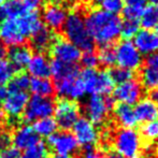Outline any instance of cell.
Masks as SVG:
<instances>
[{
  "label": "cell",
  "mask_w": 158,
  "mask_h": 158,
  "mask_svg": "<svg viewBox=\"0 0 158 158\" xmlns=\"http://www.w3.org/2000/svg\"><path fill=\"white\" fill-rule=\"evenodd\" d=\"M15 69L13 66L6 59L0 60V84L4 85L11 80V77L14 75Z\"/></svg>",
  "instance_id": "obj_35"
},
{
  "label": "cell",
  "mask_w": 158,
  "mask_h": 158,
  "mask_svg": "<svg viewBox=\"0 0 158 158\" xmlns=\"http://www.w3.org/2000/svg\"><path fill=\"white\" fill-rule=\"evenodd\" d=\"M8 55L9 59H10L9 63L12 64L13 68L16 70H21V69L27 67V64H29L32 57V48L25 44L11 46Z\"/></svg>",
  "instance_id": "obj_18"
},
{
  "label": "cell",
  "mask_w": 158,
  "mask_h": 158,
  "mask_svg": "<svg viewBox=\"0 0 158 158\" xmlns=\"http://www.w3.org/2000/svg\"><path fill=\"white\" fill-rule=\"evenodd\" d=\"M103 158H125V157H123L122 155H119L118 153H116V152H110V153H108L106 156H103Z\"/></svg>",
  "instance_id": "obj_48"
},
{
  "label": "cell",
  "mask_w": 158,
  "mask_h": 158,
  "mask_svg": "<svg viewBox=\"0 0 158 158\" xmlns=\"http://www.w3.org/2000/svg\"><path fill=\"white\" fill-rule=\"evenodd\" d=\"M151 2H152L153 4H157L158 3V0H150Z\"/></svg>",
  "instance_id": "obj_52"
},
{
  "label": "cell",
  "mask_w": 158,
  "mask_h": 158,
  "mask_svg": "<svg viewBox=\"0 0 158 158\" xmlns=\"http://www.w3.org/2000/svg\"><path fill=\"white\" fill-rule=\"evenodd\" d=\"M87 9L88 6H84L82 3L75 6V10L67 16L61 29L66 39L83 52L95 51L96 46L95 41L86 28L84 19V14Z\"/></svg>",
  "instance_id": "obj_3"
},
{
  "label": "cell",
  "mask_w": 158,
  "mask_h": 158,
  "mask_svg": "<svg viewBox=\"0 0 158 158\" xmlns=\"http://www.w3.org/2000/svg\"><path fill=\"white\" fill-rule=\"evenodd\" d=\"M81 158H103V155L95 146H84L81 153Z\"/></svg>",
  "instance_id": "obj_39"
},
{
  "label": "cell",
  "mask_w": 158,
  "mask_h": 158,
  "mask_svg": "<svg viewBox=\"0 0 158 158\" xmlns=\"http://www.w3.org/2000/svg\"><path fill=\"white\" fill-rule=\"evenodd\" d=\"M11 132L6 130H0V151H4L6 148H11Z\"/></svg>",
  "instance_id": "obj_40"
},
{
  "label": "cell",
  "mask_w": 158,
  "mask_h": 158,
  "mask_svg": "<svg viewBox=\"0 0 158 158\" xmlns=\"http://www.w3.org/2000/svg\"><path fill=\"white\" fill-rule=\"evenodd\" d=\"M73 135L77 139L79 145L92 146L99 140V132L93 123H90L86 117H80L72 127Z\"/></svg>",
  "instance_id": "obj_14"
},
{
  "label": "cell",
  "mask_w": 158,
  "mask_h": 158,
  "mask_svg": "<svg viewBox=\"0 0 158 158\" xmlns=\"http://www.w3.org/2000/svg\"><path fill=\"white\" fill-rule=\"evenodd\" d=\"M108 72L113 82L117 84H122L131 81L133 79H137V72L130 70V69L123 68V67H112Z\"/></svg>",
  "instance_id": "obj_30"
},
{
  "label": "cell",
  "mask_w": 158,
  "mask_h": 158,
  "mask_svg": "<svg viewBox=\"0 0 158 158\" xmlns=\"http://www.w3.org/2000/svg\"><path fill=\"white\" fill-rule=\"evenodd\" d=\"M50 52L55 60L66 64H75L81 58V51L63 38H54L50 46Z\"/></svg>",
  "instance_id": "obj_9"
},
{
  "label": "cell",
  "mask_w": 158,
  "mask_h": 158,
  "mask_svg": "<svg viewBox=\"0 0 158 158\" xmlns=\"http://www.w3.org/2000/svg\"><path fill=\"white\" fill-rule=\"evenodd\" d=\"M113 112H114V117L116 122L123 128H135L137 126L138 121L131 106L125 103L115 104Z\"/></svg>",
  "instance_id": "obj_21"
},
{
  "label": "cell",
  "mask_w": 158,
  "mask_h": 158,
  "mask_svg": "<svg viewBox=\"0 0 158 158\" xmlns=\"http://www.w3.org/2000/svg\"><path fill=\"white\" fill-rule=\"evenodd\" d=\"M54 108L55 103L52 98L32 96L28 100L27 106L23 113L24 122L30 123L44 117H50L54 113Z\"/></svg>",
  "instance_id": "obj_6"
},
{
  "label": "cell",
  "mask_w": 158,
  "mask_h": 158,
  "mask_svg": "<svg viewBox=\"0 0 158 158\" xmlns=\"http://www.w3.org/2000/svg\"><path fill=\"white\" fill-rule=\"evenodd\" d=\"M43 22L48 29L60 31L67 19V10L60 1H52L45 4L43 10Z\"/></svg>",
  "instance_id": "obj_12"
},
{
  "label": "cell",
  "mask_w": 158,
  "mask_h": 158,
  "mask_svg": "<svg viewBox=\"0 0 158 158\" xmlns=\"http://www.w3.org/2000/svg\"><path fill=\"white\" fill-rule=\"evenodd\" d=\"M4 113H3V110H2V106H0V124H3L4 122Z\"/></svg>",
  "instance_id": "obj_49"
},
{
  "label": "cell",
  "mask_w": 158,
  "mask_h": 158,
  "mask_svg": "<svg viewBox=\"0 0 158 158\" xmlns=\"http://www.w3.org/2000/svg\"><path fill=\"white\" fill-rule=\"evenodd\" d=\"M150 99H152L158 106V88H155L153 90H150Z\"/></svg>",
  "instance_id": "obj_45"
},
{
  "label": "cell",
  "mask_w": 158,
  "mask_h": 158,
  "mask_svg": "<svg viewBox=\"0 0 158 158\" xmlns=\"http://www.w3.org/2000/svg\"><path fill=\"white\" fill-rule=\"evenodd\" d=\"M141 135L145 141L153 142L158 140V121L145 123L140 128Z\"/></svg>",
  "instance_id": "obj_33"
},
{
  "label": "cell",
  "mask_w": 158,
  "mask_h": 158,
  "mask_svg": "<svg viewBox=\"0 0 158 158\" xmlns=\"http://www.w3.org/2000/svg\"><path fill=\"white\" fill-rule=\"evenodd\" d=\"M156 8H157V10H158V3H157V6H156Z\"/></svg>",
  "instance_id": "obj_54"
},
{
  "label": "cell",
  "mask_w": 158,
  "mask_h": 158,
  "mask_svg": "<svg viewBox=\"0 0 158 158\" xmlns=\"http://www.w3.org/2000/svg\"><path fill=\"white\" fill-rule=\"evenodd\" d=\"M30 77L26 73L19 72L9 81L8 92H26L29 88Z\"/></svg>",
  "instance_id": "obj_31"
},
{
  "label": "cell",
  "mask_w": 158,
  "mask_h": 158,
  "mask_svg": "<svg viewBox=\"0 0 158 158\" xmlns=\"http://www.w3.org/2000/svg\"><path fill=\"white\" fill-rule=\"evenodd\" d=\"M46 154H48V146L45 143L39 141L35 145L24 151L19 158H44L46 157Z\"/></svg>",
  "instance_id": "obj_32"
},
{
  "label": "cell",
  "mask_w": 158,
  "mask_h": 158,
  "mask_svg": "<svg viewBox=\"0 0 158 158\" xmlns=\"http://www.w3.org/2000/svg\"><path fill=\"white\" fill-rule=\"evenodd\" d=\"M80 60H81V64L84 67V69H96L99 66V61H98L96 51L84 52V54L81 56Z\"/></svg>",
  "instance_id": "obj_36"
},
{
  "label": "cell",
  "mask_w": 158,
  "mask_h": 158,
  "mask_svg": "<svg viewBox=\"0 0 158 158\" xmlns=\"http://www.w3.org/2000/svg\"><path fill=\"white\" fill-rule=\"evenodd\" d=\"M79 77L81 79L85 93H88L90 95H99V71L97 69H84L79 74Z\"/></svg>",
  "instance_id": "obj_25"
},
{
  "label": "cell",
  "mask_w": 158,
  "mask_h": 158,
  "mask_svg": "<svg viewBox=\"0 0 158 158\" xmlns=\"http://www.w3.org/2000/svg\"><path fill=\"white\" fill-rule=\"evenodd\" d=\"M48 146L56 155L71 156L77 152L79 143L73 133L68 130H61L56 131L48 138Z\"/></svg>",
  "instance_id": "obj_8"
},
{
  "label": "cell",
  "mask_w": 158,
  "mask_h": 158,
  "mask_svg": "<svg viewBox=\"0 0 158 158\" xmlns=\"http://www.w3.org/2000/svg\"><path fill=\"white\" fill-rule=\"evenodd\" d=\"M102 0H90V2H93V3H100Z\"/></svg>",
  "instance_id": "obj_51"
},
{
  "label": "cell",
  "mask_w": 158,
  "mask_h": 158,
  "mask_svg": "<svg viewBox=\"0 0 158 158\" xmlns=\"http://www.w3.org/2000/svg\"><path fill=\"white\" fill-rule=\"evenodd\" d=\"M53 158H74L72 156H64V155H55Z\"/></svg>",
  "instance_id": "obj_50"
},
{
  "label": "cell",
  "mask_w": 158,
  "mask_h": 158,
  "mask_svg": "<svg viewBox=\"0 0 158 158\" xmlns=\"http://www.w3.org/2000/svg\"><path fill=\"white\" fill-rule=\"evenodd\" d=\"M40 141V137L29 125H22L13 128L11 132V142L14 148L25 151Z\"/></svg>",
  "instance_id": "obj_15"
},
{
  "label": "cell",
  "mask_w": 158,
  "mask_h": 158,
  "mask_svg": "<svg viewBox=\"0 0 158 158\" xmlns=\"http://www.w3.org/2000/svg\"><path fill=\"white\" fill-rule=\"evenodd\" d=\"M85 25L90 37L99 46L115 44L121 32L122 21L116 14L101 9L88 8L84 14Z\"/></svg>",
  "instance_id": "obj_1"
},
{
  "label": "cell",
  "mask_w": 158,
  "mask_h": 158,
  "mask_svg": "<svg viewBox=\"0 0 158 158\" xmlns=\"http://www.w3.org/2000/svg\"><path fill=\"white\" fill-rule=\"evenodd\" d=\"M29 89L33 96L51 98L55 93L54 84L45 77H32L30 80Z\"/></svg>",
  "instance_id": "obj_26"
},
{
  "label": "cell",
  "mask_w": 158,
  "mask_h": 158,
  "mask_svg": "<svg viewBox=\"0 0 158 158\" xmlns=\"http://www.w3.org/2000/svg\"><path fill=\"white\" fill-rule=\"evenodd\" d=\"M29 74L33 77H45L51 75V63L43 53L32 55L29 64H27Z\"/></svg>",
  "instance_id": "obj_19"
},
{
  "label": "cell",
  "mask_w": 158,
  "mask_h": 158,
  "mask_svg": "<svg viewBox=\"0 0 158 158\" xmlns=\"http://www.w3.org/2000/svg\"><path fill=\"white\" fill-rule=\"evenodd\" d=\"M156 30H157V32H156V33L158 35V24H157V26H156Z\"/></svg>",
  "instance_id": "obj_53"
},
{
  "label": "cell",
  "mask_w": 158,
  "mask_h": 158,
  "mask_svg": "<svg viewBox=\"0 0 158 158\" xmlns=\"http://www.w3.org/2000/svg\"><path fill=\"white\" fill-rule=\"evenodd\" d=\"M80 74V69L75 64H66L59 60H53L51 63V75L54 81L64 79H74Z\"/></svg>",
  "instance_id": "obj_20"
},
{
  "label": "cell",
  "mask_w": 158,
  "mask_h": 158,
  "mask_svg": "<svg viewBox=\"0 0 158 158\" xmlns=\"http://www.w3.org/2000/svg\"><path fill=\"white\" fill-rule=\"evenodd\" d=\"M115 44H106L99 46L97 53L99 66L103 69H109L114 67L116 63V54H115Z\"/></svg>",
  "instance_id": "obj_27"
},
{
  "label": "cell",
  "mask_w": 158,
  "mask_h": 158,
  "mask_svg": "<svg viewBox=\"0 0 158 158\" xmlns=\"http://www.w3.org/2000/svg\"><path fill=\"white\" fill-rule=\"evenodd\" d=\"M101 6L106 12L117 14L123 10V0H102Z\"/></svg>",
  "instance_id": "obj_37"
},
{
  "label": "cell",
  "mask_w": 158,
  "mask_h": 158,
  "mask_svg": "<svg viewBox=\"0 0 158 158\" xmlns=\"http://www.w3.org/2000/svg\"><path fill=\"white\" fill-rule=\"evenodd\" d=\"M141 26L146 30L153 29L158 24V10L156 6L150 4L143 9V12L141 14Z\"/></svg>",
  "instance_id": "obj_29"
},
{
  "label": "cell",
  "mask_w": 158,
  "mask_h": 158,
  "mask_svg": "<svg viewBox=\"0 0 158 158\" xmlns=\"http://www.w3.org/2000/svg\"><path fill=\"white\" fill-rule=\"evenodd\" d=\"M137 79L142 86L148 90H153L158 88V71L146 64H142V66L137 71Z\"/></svg>",
  "instance_id": "obj_24"
},
{
  "label": "cell",
  "mask_w": 158,
  "mask_h": 158,
  "mask_svg": "<svg viewBox=\"0 0 158 158\" xmlns=\"http://www.w3.org/2000/svg\"><path fill=\"white\" fill-rule=\"evenodd\" d=\"M0 156H1V158H19L21 153H19V150L11 146V148L2 151V155H0Z\"/></svg>",
  "instance_id": "obj_43"
},
{
  "label": "cell",
  "mask_w": 158,
  "mask_h": 158,
  "mask_svg": "<svg viewBox=\"0 0 158 158\" xmlns=\"http://www.w3.org/2000/svg\"><path fill=\"white\" fill-rule=\"evenodd\" d=\"M6 94H8V88L2 84H0V101H3Z\"/></svg>",
  "instance_id": "obj_47"
},
{
  "label": "cell",
  "mask_w": 158,
  "mask_h": 158,
  "mask_svg": "<svg viewBox=\"0 0 158 158\" xmlns=\"http://www.w3.org/2000/svg\"><path fill=\"white\" fill-rule=\"evenodd\" d=\"M139 22L135 19H124L121 24V32L124 40H129L130 38L135 37V35L139 30Z\"/></svg>",
  "instance_id": "obj_34"
},
{
  "label": "cell",
  "mask_w": 158,
  "mask_h": 158,
  "mask_svg": "<svg viewBox=\"0 0 158 158\" xmlns=\"http://www.w3.org/2000/svg\"><path fill=\"white\" fill-rule=\"evenodd\" d=\"M135 46L143 54L158 52V35L151 30H140L135 35Z\"/></svg>",
  "instance_id": "obj_16"
},
{
  "label": "cell",
  "mask_w": 158,
  "mask_h": 158,
  "mask_svg": "<svg viewBox=\"0 0 158 158\" xmlns=\"http://www.w3.org/2000/svg\"><path fill=\"white\" fill-rule=\"evenodd\" d=\"M142 95L143 86L140 84L138 79L118 84V86L113 90V98L115 101L117 100L119 103H125L128 106L137 103L139 100H141Z\"/></svg>",
  "instance_id": "obj_11"
},
{
  "label": "cell",
  "mask_w": 158,
  "mask_h": 158,
  "mask_svg": "<svg viewBox=\"0 0 158 158\" xmlns=\"http://www.w3.org/2000/svg\"><path fill=\"white\" fill-rule=\"evenodd\" d=\"M28 100L29 96L26 92H8L2 101V110L4 115H8L10 121L19 118L21 115H23Z\"/></svg>",
  "instance_id": "obj_13"
},
{
  "label": "cell",
  "mask_w": 158,
  "mask_h": 158,
  "mask_svg": "<svg viewBox=\"0 0 158 158\" xmlns=\"http://www.w3.org/2000/svg\"><path fill=\"white\" fill-rule=\"evenodd\" d=\"M27 13L22 0H6L0 4V22L19 17Z\"/></svg>",
  "instance_id": "obj_23"
},
{
  "label": "cell",
  "mask_w": 158,
  "mask_h": 158,
  "mask_svg": "<svg viewBox=\"0 0 158 158\" xmlns=\"http://www.w3.org/2000/svg\"><path fill=\"white\" fill-rule=\"evenodd\" d=\"M43 26L38 11L27 12L24 15L2 22L0 38L4 45L16 46L25 44L27 38Z\"/></svg>",
  "instance_id": "obj_2"
},
{
  "label": "cell",
  "mask_w": 158,
  "mask_h": 158,
  "mask_svg": "<svg viewBox=\"0 0 158 158\" xmlns=\"http://www.w3.org/2000/svg\"><path fill=\"white\" fill-rule=\"evenodd\" d=\"M113 145L116 153L125 158H140L142 139L133 128H122L113 138Z\"/></svg>",
  "instance_id": "obj_4"
},
{
  "label": "cell",
  "mask_w": 158,
  "mask_h": 158,
  "mask_svg": "<svg viewBox=\"0 0 158 158\" xmlns=\"http://www.w3.org/2000/svg\"><path fill=\"white\" fill-rule=\"evenodd\" d=\"M133 111H135L137 121L140 123L145 124L148 122L156 121L158 118V106L150 98L139 100Z\"/></svg>",
  "instance_id": "obj_17"
},
{
  "label": "cell",
  "mask_w": 158,
  "mask_h": 158,
  "mask_svg": "<svg viewBox=\"0 0 158 158\" xmlns=\"http://www.w3.org/2000/svg\"><path fill=\"white\" fill-rule=\"evenodd\" d=\"M22 1H23V4L27 12L38 11L43 3V0H22Z\"/></svg>",
  "instance_id": "obj_41"
},
{
  "label": "cell",
  "mask_w": 158,
  "mask_h": 158,
  "mask_svg": "<svg viewBox=\"0 0 158 158\" xmlns=\"http://www.w3.org/2000/svg\"><path fill=\"white\" fill-rule=\"evenodd\" d=\"M8 55V50H6V45L2 43H0V60L6 58V56Z\"/></svg>",
  "instance_id": "obj_46"
},
{
  "label": "cell",
  "mask_w": 158,
  "mask_h": 158,
  "mask_svg": "<svg viewBox=\"0 0 158 158\" xmlns=\"http://www.w3.org/2000/svg\"><path fill=\"white\" fill-rule=\"evenodd\" d=\"M115 54H116V61L119 67H123L130 70H138L143 64V59L140 52L137 50L135 44L129 40L116 43L115 45Z\"/></svg>",
  "instance_id": "obj_7"
},
{
  "label": "cell",
  "mask_w": 158,
  "mask_h": 158,
  "mask_svg": "<svg viewBox=\"0 0 158 158\" xmlns=\"http://www.w3.org/2000/svg\"><path fill=\"white\" fill-rule=\"evenodd\" d=\"M143 64L158 71V52L146 56L145 59H143Z\"/></svg>",
  "instance_id": "obj_42"
},
{
  "label": "cell",
  "mask_w": 158,
  "mask_h": 158,
  "mask_svg": "<svg viewBox=\"0 0 158 158\" xmlns=\"http://www.w3.org/2000/svg\"><path fill=\"white\" fill-rule=\"evenodd\" d=\"M143 9L140 8H132V6H125L122 10V14H123L125 19H135L138 21L140 16H141Z\"/></svg>",
  "instance_id": "obj_38"
},
{
  "label": "cell",
  "mask_w": 158,
  "mask_h": 158,
  "mask_svg": "<svg viewBox=\"0 0 158 158\" xmlns=\"http://www.w3.org/2000/svg\"><path fill=\"white\" fill-rule=\"evenodd\" d=\"M123 3H125L126 6L144 9L146 4V0H123Z\"/></svg>",
  "instance_id": "obj_44"
},
{
  "label": "cell",
  "mask_w": 158,
  "mask_h": 158,
  "mask_svg": "<svg viewBox=\"0 0 158 158\" xmlns=\"http://www.w3.org/2000/svg\"><path fill=\"white\" fill-rule=\"evenodd\" d=\"M53 114L55 115L57 127L63 130H69L80 118V106L75 100L63 98L55 103Z\"/></svg>",
  "instance_id": "obj_5"
},
{
  "label": "cell",
  "mask_w": 158,
  "mask_h": 158,
  "mask_svg": "<svg viewBox=\"0 0 158 158\" xmlns=\"http://www.w3.org/2000/svg\"><path fill=\"white\" fill-rule=\"evenodd\" d=\"M84 112L86 118L95 126H101L106 122L110 113L106 108L104 98L100 95H90V97L84 103Z\"/></svg>",
  "instance_id": "obj_10"
},
{
  "label": "cell",
  "mask_w": 158,
  "mask_h": 158,
  "mask_svg": "<svg viewBox=\"0 0 158 158\" xmlns=\"http://www.w3.org/2000/svg\"><path fill=\"white\" fill-rule=\"evenodd\" d=\"M0 158H1V156H0Z\"/></svg>",
  "instance_id": "obj_55"
},
{
  "label": "cell",
  "mask_w": 158,
  "mask_h": 158,
  "mask_svg": "<svg viewBox=\"0 0 158 158\" xmlns=\"http://www.w3.org/2000/svg\"><path fill=\"white\" fill-rule=\"evenodd\" d=\"M44 158H46V157H44Z\"/></svg>",
  "instance_id": "obj_56"
},
{
  "label": "cell",
  "mask_w": 158,
  "mask_h": 158,
  "mask_svg": "<svg viewBox=\"0 0 158 158\" xmlns=\"http://www.w3.org/2000/svg\"><path fill=\"white\" fill-rule=\"evenodd\" d=\"M53 40H54V35H53L52 31L46 26L43 25L30 37L31 48L38 51L39 53H43L48 48H50Z\"/></svg>",
  "instance_id": "obj_22"
},
{
  "label": "cell",
  "mask_w": 158,
  "mask_h": 158,
  "mask_svg": "<svg viewBox=\"0 0 158 158\" xmlns=\"http://www.w3.org/2000/svg\"><path fill=\"white\" fill-rule=\"evenodd\" d=\"M35 132L37 133L39 137L42 138H48L52 135L54 132L57 131V124L54 118L52 117H44V118L38 119L33 123L32 126Z\"/></svg>",
  "instance_id": "obj_28"
}]
</instances>
